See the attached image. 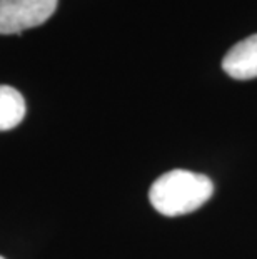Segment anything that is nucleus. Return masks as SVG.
Wrapping results in <instances>:
<instances>
[{"mask_svg": "<svg viewBox=\"0 0 257 259\" xmlns=\"http://www.w3.org/2000/svg\"><path fill=\"white\" fill-rule=\"evenodd\" d=\"M214 194V183L204 174L174 169L154 181L149 201L157 212L167 218L197 211Z\"/></svg>", "mask_w": 257, "mask_h": 259, "instance_id": "1", "label": "nucleus"}, {"mask_svg": "<svg viewBox=\"0 0 257 259\" xmlns=\"http://www.w3.org/2000/svg\"><path fill=\"white\" fill-rule=\"evenodd\" d=\"M59 0H0V34H17L39 27L56 12Z\"/></svg>", "mask_w": 257, "mask_h": 259, "instance_id": "2", "label": "nucleus"}, {"mask_svg": "<svg viewBox=\"0 0 257 259\" xmlns=\"http://www.w3.org/2000/svg\"><path fill=\"white\" fill-rule=\"evenodd\" d=\"M222 69L229 77L249 80L257 77V34L237 42L222 59Z\"/></svg>", "mask_w": 257, "mask_h": 259, "instance_id": "3", "label": "nucleus"}, {"mask_svg": "<svg viewBox=\"0 0 257 259\" xmlns=\"http://www.w3.org/2000/svg\"><path fill=\"white\" fill-rule=\"evenodd\" d=\"M25 101L22 94L10 85H0V131H10L24 120Z\"/></svg>", "mask_w": 257, "mask_h": 259, "instance_id": "4", "label": "nucleus"}, {"mask_svg": "<svg viewBox=\"0 0 257 259\" xmlns=\"http://www.w3.org/2000/svg\"><path fill=\"white\" fill-rule=\"evenodd\" d=\"M0 259H5V257H2V256H0Z\"/></svg>", "mask_w": 257, "mask_h": 259, "instance_id": "5", "label": "nucleus"}]
</instances>
